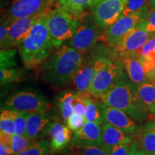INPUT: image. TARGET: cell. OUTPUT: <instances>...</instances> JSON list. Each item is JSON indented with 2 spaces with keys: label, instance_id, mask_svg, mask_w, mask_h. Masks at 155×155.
I'll return each mask as SVG.
<instances>
[{
  "label": "cell",
  "instance_id": "1",
  "mask_svg": "<svg viewBox=\"0 0 155 155\" xmlns=\"http://www.w3.org/2000/svg\"><path fill=\"white\" fill-rule=\"evenodd\" d=\"M84 61L83 54L70 45H63L42 66V76L55 87L71 84Z\"/></svg>",
  "mask_w": 155,
  "mask_h": 155
},
{
  "label": "cell",
  "instance_id": "2",
  "mask_svg": "<svg viewBox=\"0 0 155 155\" xmlns=\"http://www.w3.org/2000/svg\"><path fill=\"white\" fill-rule=\"evenodd\" d=\"M17 47L28 68H37L49 58L55 46L47 25V14L39 17L30 33Z\"/></svg>",
  "mask_w": 155,
  "mask_h": 155
},
{
  "label": "cell",
  "instance_id": "3",
  "mask_svg": "<svg viewBox=\"0 0 155 155\" xmlns=\"http://www.w3.org/2000/svg\"><path fill=\"white\" fill-rule=\"evenodd\" d=\"M104 106L118 108L137 122H143L150 115L139 99L135 84L121 79L102 98Z\"/></svg>",
  "mask_w": 155,
  "mask_h": 155
},
{
  "label": "cell",
  "instance_id": "4",
  "mask_svg": "<svg viewBox=\"0 0 155 155\" xmlns=\"http://www.w3.org/2000/svg\"><path fill=\"white\" fill-rule=\"evenodd\" d=\"M79 24L78 20L59 6L51 9L47 14V25L55 48H59L72 38Z\"/></svg>",
  "mask_w": 155,
  "mask_h": 155
},
{
  "label": "cell",
  "instance_id": "5",
  "mask_svg": "<svg viewBox=\"0 0 155 155\" xmlns=\"http://www.w3.org/2000/svg\"><path fill=\"white\" fill-rule=\"evenodd\" d=\"M124 75L121 60H111L105 67L97 71L89 92L101 101L116 82L124 78Z\"/></svg>",
  "mask_w": 155,
  "mask_h": 155
},
{
  "label": "cell",
  "instance_id": "6",
  "mask_svg": "<svg viewBox=\"0 0 155 155\" xmlns=\"http://www.w3.org/2000/svg\"><path fill=\"white\" fill-rule=\"evenodd\" d=\"M48 107L47 98L32 90L19 91L11 94L4 103L3 108L29 114L42 113Z\"/></svg>",
  "mask_w": 155,
  "mask_h": 155
},
{
  "label": "cell",
  "instance_id": "7",
  "mask_svg": "<svg viewBox=\"0 0 155 155\" xmlns=\"http://www.w3.org/2000/svg\"><path fill=\"white\" fill-rule=\"evenodd\" d=\"M127 0H94L91 10L95 24L106 28L121 17Z\"/></svg>",
  "mask_w": 155,
  "mask_h": 155
},
{
  "label": "cell",
  "instance_id": "8",
  "mask_svg": "<svg viewBox=\"0 0 155 155\" xmlns=\"http://www.w3.org/2000/svg\"><path fill=\"white\" fill-rule=\"evenodd\" d=\"M142 19V15L139 14L121 16L116 22L106 28L100 40L110 47L116 48L124 37L134 29Z\"/></svg>",
  "mask_w": 155,
  "mask_h": 155
},
{
  "label": "cell",
  "instance_id": "9",
  "mask_svg": "<svg viewBox=\"0 0 155 155\" xmlns=\"http://www.w3.org/2000/svg\"><path fill=\"white\" fill-rule=\"evenodd\" d=\"M56 0H13L7 17L16 19L22 17L48 14Z\"/></svg>",
  "mask_w": 155,
  "mask_h": 155
},
{
  "label": "cell",
  "instance_id": "10",
  "mask_svg": "<svg viewBox=\"0 0 155 155\" xmlns=\"http://www.w3.org/2000/svg\"><path fill=\"white\" fill-rule=\"evenodd\" d=\"M98 25L92 24H79L74 35L69 40L68 45L81 53L84 54L94 48L100 40Z\"/></svg>",
  "mask_w": 155,
  "mask_h": 155
},
{
  "label": "cell",
  "instance_id": "11",
  "mask_svg": "<svg viewBox=\"0 0 155 155\" xmlns=\"http://www.w3.org/2000/svg\"><path fill=\"white\" fill-rule=\"evenodd\" d=\"M152 33L137 25L124 37L115 48L119 58H123L137 54V52L146 43Z\"/></svg>",
  "mask_w": 155,
  "mask_h": 155
},
{
  "label": "cell",
  "instance_id": "12",
  "mask_svg": "<svg viewBox=\"0 0 155 155\" xmlns=\"http://www.w3.org/2000/svg\"><path fill=\"white\" fill-rule=\"evenodd\" d=\"M49 136L50 152H59L65 148L72 141V134L68 126H65L58 121H50L42 137Z\"/></svg>",
  "mask_w": 155,
  "mask_h": 155
},
{
  "label": "cell",
  "instance_id": "13",
  "mask_svg": "<svg viewBox=\"0 0 155 155\" xmlns=\"http://www.w3.org/2000/svg\"><path fill=\"white\" fill-rule=\"evenodd\" d=\"M102 112L104 122L114 126L124 132L131 134L139 129L136 121L121 110L103 105Z\"/></svg>",
  "mask_w": 155,
  "mask_h": 155
},
{
  "label": "cell",
  "instance_id": "14",
  "mask_svg": "<svg viewBox=\"0 0 155 155\" xmlns=\"http://www.w3.org/2000/svg\"><path fill=\"white\" fill-rule=\"evenodd\" d=\"M40 16L41 15L15 19L9 28L5 48L18 46L30 33L31 29Z\"/></svg>",
  "mask_w": 155,
  "mask_h": 155
},
{
  "label": "cell",
  "instance_id": "15",
  "mask_svg": "<svg viewBox=\"0 0 155 155\" xmlns=\"http://www.w3.org/2000/svg\"><path fill=\"white\" fill-rule=\"evenodd\" d=\"M72 144L86 146H102V127L86 121L81 129L74 131Z\"/></svg>",
  "mask_w": 155,
  "mask_h": 155
},
{
  "label": "cell",
  "instance_id": "16",
  "mask_svg": "<svg viewBox=\"0 0 155 155\" xmlns=\"http://www.w3.org/2000/svg\"><path fill=\"white\" fill-rule=\"evenodd\" d=\"M122 65L131 83L140 85L149 81L140 58L137 54L121 58Z\"/></svg>",
  "mask_w": 155,
  "mask_h": 155
},
{
  "label": "cell",
  "instance_id": "17",
  "mask_svg": "<svg viewBox=\"0 0 155 155\" xmlns=\"http://www.w3.org/2000/svg\"><path fill=\"white\" fill-rule=\"evenodd\" d=\"M95 58L83 61L76 74L73 78V83L78 92H89L96 75L95 68Z\"/></svg>",
  "mask_w": 155,
  "mask_h": 155
},
{
  "label": "cell",
  "instance_id": "18",
  "mask_svg": "<svg viewBox=\"0 0 155 155\" xmlns=\"http://www.w3.org/2000/svg\"><path fill=\"white\" fill-rule=\"evenodd\" d=\"M133 137L124 132L119 129L106 123L102 127V147L106 150L116 145L131 143Z\"/></svg>",
  "mask_w": 155,
  "mask_h": 155
},
{
  "label": "cell",
  "instance_id": "19",
  "mask_svg": "<svg viewBox=\"0 0 155 155\" xmlns=\"http://www.w3.org/2000/svg\"><path fill=\"white\" fill-rule=\"evenodd\" d=\"M50 121V117L45 112L28 114L25 136L32 140L42 138Z\"/></svg>",
  "mask_w": 155,
  "mask_h": 155
},
{
  "label": "cell",
  "instance_id": "20",
  "mask_svg": "<svg viewBox=\"0 0 155 155\" xmlns=\"http://www.w3.org/2000/svg\"><path fill=\"white\" fill-rule=\"evenodd\" d=\"M94 0H58V5L77 20L84 17Z\"/></svg>",
  "mask_w": 155,
  "mask_h": 155
},
{
  "label": "cell",
  "instance_id": "21",
  "mask_svg": "<svg viewBox=\"0 0 155 155\" xmlns=\"http://www.w3.org/2000/svg\"><path fill=\"white\" fill-rule=\"evenodd\" d=\"M139 99L151 115H155V84L147 81L135 85Z\"/></svg>",
  "mask_w": 155,
  "mask_h": 155
},
{
  "label": "cell",
  "instance_id": "22",
  "mask_svg": "<svg viewBox=\"0 0 155 155\" xmlns=\"http://www.w3.org/2000/svg\"><path fill=\"white\" fill-rule=\"evenodd\" d=\"M137 142L140 148L150 155H155V123L149 122L141 129Z\"/></svg>",
  "mask_w": 155,
  "mask_h": 155
},
{
  "label": "cell",
  "instance_id": "23",
  "mask_svg": "<svg viewBox=\"0 0 155 155\" xmlns=\"http://www.w3.org/2000/svg\"><path fill=\"white\" fill-rule=\"evenodd\" d=\"M152 9L150 0H127L121 16L139 14L142 15V21H144L147 18Z\"/></svg>",
  "mask_w": 155,
  "mask_h": 155
},
{
  "label": "cell",
  "instance_id": "24",
  "mask_svg": "<svg viewBox=\"0 0 155 155\" xmlns=\"http://www.w3.org/2000/svg\"><path fill=\"white\" fill-rule=\"evenodd\" d=\"M75 94L76 92L65 91L61 93V94L58 97V105L60 112L62 118L66 122L75 114L73 104Z\"/></svg>",
  "mask_w": 155,
  "mask_h": 155
},
{
  "label": "cell",
  "instance_id": "25",
  "mask_svg": "<svg viewBox=\"0 0 155 155\" xmlns=\"http://www.w3.org/2000/svg\"><path fill=\"white\" fill-rule=\"evenodd\" d=\"M20 111L9 108H2L0 115V130L1 132L9 135L15 134V119Z\"/></svg>",
  "mask_w": 155,
  "mask_h": 155
},
{
  "label": "cell",
  "instance_id": "26",
  "mask_svg": "<svg viewBox=\"0 0 155 155\" xmlns=\"http://www.w3.org/2000/svg\"><path fill=\"white\" fill-rule=\"evenodd\" d=\"M68 155H108V152L102 146H86L72 144Z\"/></svg>",
  "mask_w": 155,
  "mask_h": 155
},
{
  "label": "cell",
  "instance_id": "27",
  "mask_svg": "<svg viewBox=\"0 0 155 155\" xmlns=\"http://www.w3.org/2000/svg\"><path fill=\"white\" fill-rule=\"evenodd\" d=\"M26 78V71L22 68H7L1 69L0 71V81L1 85L19 82Z\"/></svg>",
  "mask_w": 155,
  "mask_h": 155
},
{
  "label": "cell",
  "instance_id": "28",
  "mask_svg": "<svg viewBox=\"0 0 155 155\" xmlns=\"http://www.w3.org/2000/svg\"><path fill=\"white\" fill-rule=\"evenodd\" d=\"M50 152V141L47 139L35 141L28 149L15 155H48Z\"/></svg>",
  "mask_w": 155,
  "mask_h": 155
},
{
  "label": "cell",
  "instance_id": "29",
  "mask_svg": "<svg viewBox=\"0 0 155 155\" xmlns=\"http://www.w3.org/2000/svg\"><path fill=\"white\" fill-rule=\"evenodd\" d=\"M17 51L12 48H5L0 53V67L1 69L12 68L17 66Z\"/></svg>",
  "mask_w": 155,
  "mask_h": 155
},
{
  "label": "cell",
  "instance_id": "30",
  "mask_svg": "<svg viewBox=\"0 0 155 155\" xmlns=\"http://www.w3.org/2000/svg\"><path fill=\"white\" fill-rule=\"evenodd\" d=\"M35 141V140H32L25 135H12V149L13 155L17 154L23 152L26 149H28Z\"/></svg>",
  "mask_w": 155,
  "mask_h": 155
},
{
  "label": "cell",
  "instance_id": "31",
  "mask_svg": "<svg viewBox=\"0 0 155 155\" xmlns=\"http://www.w3.org/2000/svg\"><path fill=\"white\" fill-rule=\"evenodd\" d=\"M29 113L20 111L15 119V134L25 135L27 130V121Z\"/></svg>",
  "mask_w": 155,
  "mask_h": 155
},
{
  "label": "cell",
  "instance_id": "32",
  "mask_svg": "<svg viewBox=\"0 0 155 155\" xmlns=\"http://www.w3.org/2000/svg\"><path fill=\"white\" fill-rule=\"evenodd\" d=\"M14 20L15 19L7 17L1 23V26H0V45H1L2 49H5L6 48L9 28H10Z\"/></svg>",
  "mask_w": 155,
  "mask_h": 155
},
{
  "label": "cell",
  "instance_id": "33",
  "mask_svg": "<svg viewBox=\"0 0 155 155\" xmlns=\"http://www.w3.org/2000/svg\"><path fill=\"white\" fill-rule=\"evenodd\" d=\"M86 120L85 116L74 114L67 121V126L71 131H76L83 127Z\"/></svg>",
  "mask_w": 155,
  "mask_h": 155
},
{
  "label": "cell",
  "instance_id": "34",
  "mask_svg": "<svg viewBox=\"0 0 155 155\" xmlns=\"http://www.w3.org/2000/svg\"><path fill=\"white\" fill-rule=\"evenodd\" d=\"M155 53V33H152L146 43L137 52L139 57H144L151 53Z\"/></svg>",
  "mask_w": 155,
  "mask_h": 155
},
{
  "label": "cell",
  "instance_id": "35",
  "mask_svg": "<svg viewBox=\"0 0 155 155\" xmlns=\"http://www.w3.org/2000/svg\"><path fill=\"white\" fill-rule=\"evenodd\" d=\"M138 25L150 33H155V8H152L147 18Z\"/></svg>",
  "mask_w": 155,
  "mask_h": 155
},
{
  "label": "cell",
  "instance_id": "36",
  "mask_svg": "<svg viewBox=\"0 0 155 155\" xmlns=\"http://www.w3.org/2000/svg\"><path fill=\"white\" fill-rule=\"evenodd\" d=\"M131 143L116 145L108 150V155H129Z\"/></svg>",
  "mask_w": 155,
  "mask_h": 155
},
{
  "label": "cell",
  "instance_id": "37",
  "mask_svg": "<svg viewBox=\"0 0 155 155\" xmlns=\"http://www.w3.org/2000/svg\"><path fill=\"white\" fill-rule=\"evenodd\" d=\"M73 105L75 114L85 116V114H86V102L78 96V92H76V94H75V97L74 101H73Z\"/></svg>",
  "mask_w": 155,
  "mask_h": 155
},
{
  "label": "cell",
  "instance_id": "38",
  "mask_svg": "<svg viewBox=\"0 0 155 155\" xmlns=\"http://www.w3.org/2000/svg\"><path fill=\"white\" fill-rule=\"evenodd\" d=\"M129 155H150L145 152L139 147L137 140H133L131 143L130 149H129Z\"/></svg>",
  "mask_w": 155,
  "mask_h": 155
},
{
  "label": "cell",
  "instance_id": "39",
  "mask_svg": "<svg viewBox=\"0 0 155 155\" xmlns=\"http://www.w3.org/2000/svg\"><path fill=\"white\" fill-rule=\"evenodd\" d=\"M0 155H13L12 147L3 143H0Z\"/></svg>",
  "mask_w": 155,
  "mask_h": 155
},
{
  "label": "cell",
  "instance_id": "40",
  "mask_svg": "<svg viewBox=\"0 0 155 155\" xmlns=\"http://www.w3.org/2000/svg\"><path fill=\"white\" fill-rule=\"evenodd\" d=\"M147 76L151 83L155 84V66L147 73Z\"/></svg>",
  "mask_w": 155,
  "mask_h": 155
},
{
  "label": "cell",
  "instance_id": "41",
  "mask_svg": "<svg viewBox=\"0 0 155 155\" xmlns=\"http://www.w3.org/2000/svg\"><path fill=\"white\" fill-rule=\"evenodd\" d=\"M150 5L152 8H155V0H150Z\"/></svg>",
  "mask_w": 155,
  "mask_h": 155
},
{
  "label": "cell",
  "instance_id": "42",
  "mask_svg": "<svg viewBox=\"0 0 155 155\" xmlns=\"http://www.w3.org/2000/svg\"><path fill=\"white\" fill-rule=\"evenodd\" d=\"M154 123H155V120H154Z\"/></svg>",
  "mask_w": 155,
  "mask_h": 155
}]
</instances>
